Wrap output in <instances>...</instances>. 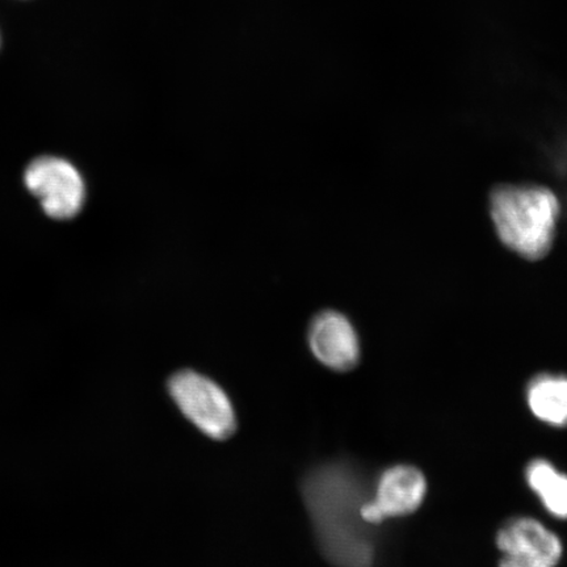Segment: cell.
<instances>
[{
	"instance_id": "cell-8",
	"label": "cell",
	"mask_w": 567,
	"mask_h": 567,
	"mask_svg": "<svg viewBox=\"0 0 567 567\" xmlns=\"http://www.w3.org/2000/svg\"><path fill=\"white\" fill-rule=\"evenodd\" d=\"M528 405L538 420L556 427L567 425V378L542 374L530 381Z\"/></svg>"
},
{
	"instance_id": "cell-3",
	"label": "cell",
	"mask_w": 567,
	"mask_h": 567,
	"mask_svg": "<svg viewBox=\"0 0 567 567\" xmlns=\"http://www.w3.org/2000/svg\"><path fill=\"white\" fill-rule=\"evenodd\" d=\"M167 388L181 413L203 434L226 441L236 432V411L228 394L215 381L186 370L172 375Z\"/></svg>"
},
{
	"instance_id": "cell-5",
	"label": "cell",
	"mask_w": 567,
	"mask_h": 567,
	"mask_svg": "<svg viewBox=\"0 0 567 567\" xmlns=\"http://www.w3.org/2000/svg\"><path fill=\"white\" fill-rule=\"evenodd\" d=\"M499 567H556L563 556L557 535L532 517H516L496 535Z\"/></svg>"
},
{
	"instance_id": "cell-1",
	"label": "cell",
	"mask_w": 567,
	"mask_h": 567,
	"mask_svg": "<svg viewBox=\"0 0 567 567\" xmlns=\"http://www.w3.org/2000/svg\"><path fill=\"white\" fill-rule=\"evenodd\" d=\"M301 487L324 557L336 567H372L371 526L360 514L368 496L357 471L344 463L319 465Z\"/></svg>"
},
{
	"instance_id": "cell-2",
	"label": "cell",
	"mask_w": 567,
	"mask_h": 567,
	"mask_svg": "<svg viewBox=\"0 0 567 567\" xmlns=\"http://www.w3.org/2000/svg\"><path fill=\"white\" fill-rule=\"evenodd\" d=\"M491 215L496 234L509 250L537 260L555 244L558 198L536 184H506L493 190Z\"/></svg>"
},
{
	"instance_id": "cell-9",
	"label": "cell",
	"mask_w": 567,
	"mask_h": 567,
	"mask_svg": "<svg viewBox=\"0 0 567 567\" xmlns=\"http://www.w3.org/2000/svg\"><path fill=\"white\" fill-rule=\"evenodd\" d=\"M528 485L551 515L567 519V476L548 461L535 460L527 467Z\"/></svg>"
},
{
	"instance_id": "cell-4",
	"label": "cell",
	"mask_w": 567,
	"mask_h": 567,
	"mask_svg": "<svg viewBox=\"0 0 567 567\" xmlns=\"http://www.w3.org/2000/svg\"><path fill=\"white\" fill-rule=\"evenodd\" d=\"M24 182L49 217L70 219L86 202V186L80 172L66 159L41 157L28 166Z\"/></svg>"
},
{
	"instance_id": "cell-7",
	"label": "cell",
	"mask_w": 567,
	"mask_h": 567,
	"mask_svg": "<svg viewBox=\"0 0 567 567\" xmlns=\"http://www.w3.org/2000/svg\"><path fill=\"white\" fill-rule=\"evenodd\" d=\"M310 351L332 371L347 372L357 367L360 343L350 319L334 310L315 317L308 332Z\"/></svg>"
},
{
	"instance_id": "cell-6",
	"label": "cell",
	"mask_w": 567,
	"mask_h": 567,
	"mask_svg": "<svg viewBox=\"0 0 567 567\" xmlns=\"http://www.w3.org/2000/svg\"><path fill=\"white\" fill-rule=\"evenodd\" d=\"M423 474L413 466L390 467L378 482L373 498L367 499L360 514L368 526H379L390 516L414 513L425 495Z\"/></svg>"
}]
</instances>
